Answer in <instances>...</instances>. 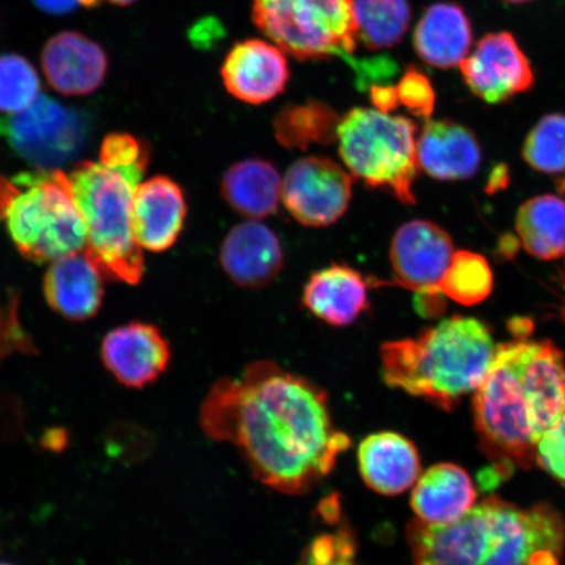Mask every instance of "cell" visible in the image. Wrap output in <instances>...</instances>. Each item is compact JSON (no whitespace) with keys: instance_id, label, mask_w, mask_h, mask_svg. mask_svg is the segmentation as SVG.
Segmentation results:
<instances>
[{"instance_id":"27","label":"cell","mask_w":565,"mask_h":565,"mask_svg":"<svg viewBox=\"0 0 565 565\" xmlns=\"http://www.w3.org/2000/svg\"><path fill=\"white\" fill-rule=\"evenodd\" d=\"M493 289V274L480 254L455 252L447 273L439 285V292L447 298L471 307L484 301Z\"/></svg>"},{"instance_id":"3","label":"cell","mask_w":565,"mask_h":565,"mask_svg":"<svg viewBox=\"0 0 565 565\" xmlns=\"http://www.w3.org/2000/svg\"><path fill=\"white\" fill-rule=\"evenodd\" d=\"M414 565H561L565 524L553 507L487 498L454 524L407 527Z\"/></svg>"},{"instance_id":"19","label":"cell","mask_w":565,"mask_h":565,"mask_svg":"<svg viewBox=\"0 0 565 565\" xmlns=\"http://www.w3.org/2000/svg\"><path fill=\"white\" fill-rule=\"evenodd\" d=\"M360 476L370 489L385 497L406 492L420 476V457L405 436L384 430L359 445Z\"/></svg>"},{"instance_id":"26","label":"cell","mask_w":565,"mask_h":565,"mask_svg":"<svg viewBox=\"0 0 565 565\" xmlns=\"http://www.w3.org/2000/svg\"><path fill=\"white\" fill-rule=\"evenodd\" d=\"M356 42L370 51L397 45L412 21L408 0H353Z\"/></svg>"},{"instance_id":"32","label":"cell","mask_w":565,"mask_h":565,"mask_svg":"<svg viewBox=\"0 0 565 565\" xmlns=\"http://www.w3.org/2000/svg\"><path fill=\"white\" fill-rule=\"evenodd\" d=\"M397 92L399 104L405 105L413 116L429 118L435 108V90L428 77L418 68L408 67L401 77Z\"/></svg>"},{"instance_id":"4","label":"cell","mask_w":565,"mask_h":565,"mask_svg":"<svg viewBox=\"0 0 565 565\" xmlns=\"http://www.w3.org/2000/svg\"><path fill=\"white\" fill-rule=\"evenodd\" d=\"M148 147L129 134H110L100 161H82L68 175L87 228L88 257L103 277L138 285L143 277L141 247L132 233V201L147 171Z\"/></svg>"},{"instance_id":"35","label":"cell","mask_w":565,"mask_h":565,"mask_svg":"<svg viewBox=\"0 0 565 565\" xmlns=\"http://www.w3.org/2000/svg\"><path fill=\"white\" fill-rule=\"evenodd\" d=\"M70 444V434L66 428L53 427L47 428L41 436V448L51 451V454H62Z\"/></svg>"},{"instance_id":"39","label":"cell","mask_w":565,"mask_h":565,"mask_svg":"<svg viewBox=\"0 0 565 565\" xmlns=\"http://www.w3.org/2000/svg\"><path fill=\"white\" fill-rule=\"evenodd\" d=\"M561 189L563 190V192H565V180L562 182Z\"/></svg>"},{"instance_id":"6","label":"cell","mask_w":565,"mask_h":565,"mask_svg":"<svg viewBox=\"0 0 565 565\" xmlns=\"http://www.w3.org/2000/svg\"><path fill=\"white\" fill-rule=\"evenodd\" d=\"M0 222L21 256L35 264L87 247L86 223L61 169L0 175Z\"/></svg>"},{"instance_id":"41","label":"cell","mask_w":565,"mask_h":565,"mask_svg":"<svg viewBox=\"0 0 565 565\" xmlns=\"http://www.w3.org/2000/svg\"><path fill=\"white\" fill-rule=\"evenodd\" d=\"M564 275H565V264H564ZM563 316L565 318V303H564V309H563Z\"/></svg>"},{"instance_id":"23","label":"cell","mask_w":565,"mask_h":565,"mask_svg":"<svg viewBox=\"0 0 565 565\" xmlns=\"http://www.w3.org/2000/svg\"><path fill=\"white\" fill-rule=\"evenodd\" d=\"M303 303L322 321L348 327L369 307V282L352 268L334 265L312 275Z\"/></svg>"},{"instance_id":"37","label":"cell","mask_w":565,"mask_h":565,"mask_svg":"<svg viewBox=\"0 0 565 565\" xmlns=\"http://www.w3.org/2000/svg\"><path fill=\"white\" fill-rule=\"evenodd\" d=\"M106 2L117 6H129L134 2H137V0H106Z\"/></svg>"},{"instance_id":"11","label":"cell","mask_w":565,"mask_h":565,"mask_svg":"<svg viewBox=\"0 0 565 565\" xmlns=\"http://www.w3.org/2000/svg\"><path fill=\"white\" fill-rule=\"evenodd\" d=\"M466 86L487 104H503L534 86V71L510 32L486 34L459 63Z\"/></svg>"},{"instance_id":"30","label":"cell","mask_w":565,"mask_h":565,"mask_svg":"<svg viewBox=\"0 0 565 565\" xmlns=\"http://www.w3.org/2000/svg\"><path fill=\"white\" fill-rule=\"evenodd\" d=\"M333 111L322 105L301 106L281 113L277 124V136L281 143L299 145L313 139L327 140L331 137L330 126L334 124Z\"/></svg>"},{"instance_id":"15","label":"cell","mask_w":565,"mask_h":565,"mask_svg":"<svg viewBox=\"0 0 565 565\" xmlns=\"http://www.w3.org/2000/svg\"><path fill=\"white\" fill-rule=\"evenodd\" d=\"M222 76L232 96L258 105L273 100L285 90L289 71L280 47L263 40H247L232 49Z\"/></svg>"},{"instance_id":"21","label":"cell","mask_w":565,"mask_h":565,"mask_svg":"<svg viewBox=\"0 0 565 565\" xmlns=\"http://www.w3.org/2000/svg\"><path fill=\"white\" fill-rule=\"evenodd\" d=\"M476 499L468 472L456 465L440 463L416 480L412 507L419 521L445 526L462 519L475 507Z\"/></svg>"},{"instance_id":"2","label":"cell","mask_w":565,"mask_h":565,"mask_svg":"<svg viewBox=\"0 0 565 565\" xmlns=\"http://www.w3.org/2000/svg\"><path fill=\"white\" fill-rule=\"evenodd\" d=\"M565 415V358L548 341L499 344L475 394L476 426L500 466L535 461L542 436Z\"/></svg>"},{"instance_id":"17","label":"cell","mask_w":565,"mask_h":565,"mask_svg":"<svg viewBox=\"0 0 565 565\" xmlns=\"http://www.w3.org/2000/svg\"><path fill=\"white\" fill-rule=\"evenodd\" d=\"M103 274L86 250L53 260L44 278L45 299L70 321H87L103 306Z\"/></svg>"},{"instance_id":"7","label":"cell","mask_w":565,"mask_h":565,"mask_svg":"<svg viewBox=\"0 0 565 565\" xmlns=\"http://www.w3.org/2000/svg\"><path fill=\"white\" fill-rule=\"evenodd\" d=\"M416 125L379 109H352L337 126L339 154L350 174L371 188H385L402 203L414 204L418 173Z\"/></svg>"},{"instance_id":"25","label":"cell","mask_w":565,"mask_h":565,"mask_svg":"<svg viewBox=\"0 0 565 565\" xmlns=\"http://www.w3.org/2000/svg\"><path fill=\"white\" fill-rule=\"evenodd\" d=\"M522 246L540 259L565 256V201L542 195L522 204L515 217Z\"/></svg>"},{"instance_id":"1","label":"cell","mask_w":565,"mask_h":565,"mask_svg":"<svg viewBox=\"0 0 565 565\" xmlns=\"http://www.w3.org/2000/svg\"><path fill=\"white\" fill-rule=\"evenodd\" d=\"M200 424L209 439L233 445L260 483L288 494L312 491L351 447L328 393L271 362L212 385Z\"/></svg>"},{"instance_id":"40","label":"cell","mask_w":565,"mask_h":565,"mask_svg":"<svg viewBox=\"0 0 565 565\" xmlns=\"http://www.w3.org/2000/svg\"><path fill=\"white\" fill-rule=\"evenodd\" d=\"M0 565H15V564H12V563H6V562H0Z\"/></svg>"},{"instance_id":"34","label":"cell","mask_w":565,"mask_h":565,"mask_svg":"<svg viewBox=\"0 0 565 565\" xmlns=\"http://www.w3.org/2000/svg\"><path fill=\"white\" fill-rule=\"evenodd\" d=\"M371 98L376 109L381 111H392L399 106L397 87L395 86H373L371 89Z\"/></svg>"},{"instance_id":"14","label":"cell","mask_w":565,"mask_h":565,"mask_svg":"<svg viewBox=\"0 0 565 565\" xmlns=\"http://www.w3.org/2000/svg\"><path fill=\"white\" fill-rule=\"evenodd\" d=\"M42 68L49 84L62 95L87 96L102 87L109 58L94 40L77 32H61L46 42Z\"/></svg>"},{"instance_id":"36","label":"cell","mask_w":565,"mask_h":565,"mask_svg":"<svg viewBox=\"0 0 565 565\" xmlns=\"http://www.w3.org/2000/svg\"><path fill=\"white\" fill-rule=\"evenodd\" d=\"M32 2L39 10L55 17L67 15L81 6L79 0H32Z\"/></svg>"},{"instance_id":"24","label":"cell","mask_w":565,"mask_h":565,"mask_svg":"<svg viewBox=\"0 0 565 565\" xmlns=\"http://www.w3.org/2000/svg\"><path fill=\"white\" fill-rule=\"evenodd\" d=\"M281 180L270 162L247 159L232 166L222 181V194L230 206L250 218L277 212L281 200Z\"/></svg>"},{"instance_id":"33","label":"cell","mask_w":565,"mask_h":565,"mask_svg":"<svg viewBox=\"0 0 565 565\" xmlns=\"http://www.w3.org/2000/svg\"><path fill=\"white\" fill-rule=\"evenodd\" d=\"M535 462L565 484V415L542 436L536 445Z\"/></svg>"},{"instance_id":"28","label":"cell","mask_w":565,"mask_h":565,"mask_svg":"<svg viewBox=\"0 0 565 565\" xmlns=\"http://www.w3.org/2000/svg\"><path fill=\"white\" fill-rule=\"evenodd\" d=\"M41 82L32 63L19 54L0 55V113L15 115L40 95Z\"/></svg>"},{"instance_id":"20","label":"cell","mask_w":565,"mask_h":565,"mask_svg":"<svg viewBox=\"0 0 565 565\" xmlns=\"http://www.w3.org/2000/svg\"><path fill=\"white\" fill-rule=\"evenodd\" d=\"M418 166L433 179L459 181L478 172L482 152L468 127L448 121H427L416 140Z\"/></svg>"},{"instance_id":"9","label":"cell","mask_w":565,"mask_h":565,"mask_svg":"<svg viewBox=\"0 0 565 565\" xmlns=\"http://www.w3.org/2000/svg\"><path fill=\"white\" fill-rule=\"evenodd\" d=\"M90 134L87 111L39 95L25 109L0 117V138L38 171H54L79 157Z\"/></svg>"},{"instance_id":"31","label":"cell","mask_w":565,"mask_h":565,"mask_svg":"<svg viewBox=\"0 0 565 565\" xmlns=\"http://www.w3.org/2000/svg\"><path fill=\"white\" fill-rule=\"evenodd\" d=\"M299 565H356V541L349 527L316 536Z\"/></svg>"},{"instance_id":"8","label":"cell","mask_w":565,"mask_h":565,"mask_svg":"<svg viewBox=\"0 0 565 565\" xmlns=\"http://www.w3.org/2000/svg\"><path fill=\"white\" fill-rule=\"evenodd\" d=\"M254 23L298 60L342 56L356 49L353 0H253Z\"/></svg>"},{"instance_id":"38","label":"cell","mask_w":565,"mask_h":565,"mask_svg":"<svg viewBox=\"0 0 565 565\" xmlns=\"http://www.w3.org/2000/svg\"><path fill=\"white\" fill-rule=\"evenodd\" d=\"M503 2L510 3V4H525V3L534 2V0H503Z\"/></svg>"},{"instance_id":"12","label":"cell","mask_w":565,"mask_h":565,"mask_svg":"<svg viewBox=\"0 0 565 565\" xmlns=\"http://www.w3.org/2000/svg\"><path fill=\"white\" fill-rule=\"evenodd\" d=\"M455 246L435 223L414 221L402 225L391 246L394 285L418 295H436L447 273Z\"/></svg>"},{"instance_id":"29","label":"cell","mask_w":565,"mask_h":565,"mask_svg":"<svg viewBox=\"0 0 565 565\" xmlns=\"http://www.w3.org/2000/svg\"><path fill=\"white\" fill-rule=\"evenodd\" d=\"M524 159L540 172L565 171V115H548L536 124L526 138Z\"/></svg>"},{"instance_id":"5","label":"cell","mask_w":565,"mask_h":565,"mask_svg":"<svg viewBox=\"0 0 565 565\" xmlns=\"http://www.w3.org/2000/svg\"><path fill=\"white\" fill-rule=\"evenodd\" d=\"M497 348L483 322L456 316L383 344L381 373L386 385L450 409L482 385Z\"/></svg>"},{"instance_id":"13","label":"cell","mask_w":565,"mask_h":565,"mask_svg":"<svg viewBox=\"0 0 565 565\" xmlns=\"http://www.w3.org/2000/svg\"><path fill=\"white\" fill-rule=\"evenodd\" d=\"M100 358L105 370L119 385L145 388L167 372L172 352L159 328L136 321L104 337Z\"/></svg>"},{"instance_id":"10","label":"cell","mask_w":565,"mask_h":565,"mask_svg":"<svg viewBox=\"0 0 565 565\" xmlns=\"http://www.w3.org/2000/svg\"><path fill=\"white\" fill-rule=\"evenodd\" d=\"M351 174L328 158L309 157L288 169L281 200L289 214L307 227H327L349 209Z\"/></svg>"},{"instance_id":"22","label":"cell","mask_w":565,"mask_h":565,"mask_svg":"<svg viewBox=\"0 0 565 565\" xmlns=\"http://www.w3.org/2000/svg\"><path fill=\"white\" fill-rule=\"evenodd\" d=\"M414 46L420 60L430 66L443 70L459 66L472 46V28L462 7L430 6L415 28Z\"/></svg>"},{"instance_id":"18","label":"cell","mask_w":565,"mask_h":565,"mask_svg":"<svg viewBox=\"0 0 565 565\" xmlns=\"http://www.w3.org/2000/svg\"><path fill=\"white\" fill-rule=\"evenodd\" d=\"M221 264L238 286L260 288L270 285L282 267L279 238L263 223L238 224L224 238Z\"/></svg>"},{"instance_id":"16","label":"cell","mask_w":565,"mask_h":565,"mask_svg":"<svg viewBox=\"0 0 565 565\" xmlns=\"http://www.w3.org/2000/svg\"><path fill=\"white\" fill-rule=\"evenodd\" d=\"M182 190L169 177L140 182L132 201V233L141 250L161 253L175 244L186 217Z\"/></svg>"}]
</instances>
